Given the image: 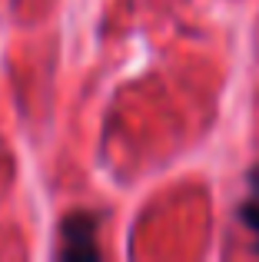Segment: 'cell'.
<instances>
[{
  "label": "cell",
  "instance_id": "6da1fadb",
  "mask_svg": "<svg viewBox=\"0 0 259 262\" xmlns=\"http://www.w3.org/2000/svg\"><path fill=\"white\" fill-rule=\"evenodd\" d=\"M100 212H87L77 209L70 216H63L60 223V246H57V256L60 259H100V243H97V232H100Z\"/></svg>",
  "mask_w": 259,
  "mask_h": 262
},
{
  "label": "cell",
  "instance_id": "7a4b0ae2",
  "mask_svg": "<svg viewBox=\"0 0 259 262\" xmlns=\"http://www.w3.org/2000/svg\"><path fill=\"white\" fill-rule=\"evenodd\" d=\"M240 219L249 229V236L256 243V252H259V166L249 173V196L240 203Z\"/></svg>",
  "mask_w": 259,
  "mask_h": 262
}]
</instances>
